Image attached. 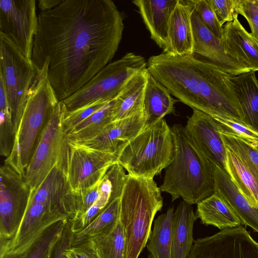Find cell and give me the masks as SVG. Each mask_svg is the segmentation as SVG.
Returning a JSON list of instances; mask_svg holds the SVG:
<instances>
[{"label": "cell", "mask_w": 258, "mask_h": 258, "mask_svg": "<svg viewBox=\"0 0 258 258\" xmlns=\"http://www.w3.org/2000/svg\"><path fill=\"white\" fill-rule=\"evenodd\" d=\"M124 24L111 0H62L40 12L31 60L47 77L62 101L90 81L113 58Z\"/></svg>", "instance_id": "cell-1"}, {"label": "cell", "mask_w": 258, "mask_h": 258, "mask_svg": "<svg viewBox=\"0 0 258 258\" xmlns=\"http://www.w3.org/2000/svg\"><path fill=\"white\" fill-rule=\"evenodd\" d=\"M171 129L175 151L159 187L171 196L172 202L181 198L190 205L197 204L214 194L213 165L189 140L184 126L174 124Z\"/></svg>", "instance_id": "cell-2"}, {"label": "cell", "mask_w": 258, "mask_h": 258, "mask_svg": "<svg viewBox=\"0 0 258 258\" xmlns=\"http://www.w3.org/2000/svg\"><path fill=\"white\" fill-rule=\"evenodd\" d=\"M47 63L45 60L37 71L28 90L13 150L5 160V164L23 176L53 110L59 102L47 77Z\"/></svg>", "instance_id": "cell-3"}, {"label": "cell", "mask_w": 258, "mask_h": 258, "mask_svg": "<svg viewBox=\"0 0 258 258\" xmlns=\"http://www.w3.org/2000/svg\"><path fill=\"white\" fill-rule=\"evenodd\" d=\"M161 191L153 179L128 175L120 197L119 218L125 237L123 258H138L146 246L155 216L163 205Z\"/></svg>", "instance_id": "cell-4"}, {"label": "cell", "mask_w": 258, "mask_h": 258, "mask_svg": "<svg viewBox=\"0 0 258 258\" xmlns=\"http://www.w3.org/2000/svg\"><path fill=\"white\" fill-rule=\"evenodd\" d=\"M175 147L173 133L163 118L146 125L122 145L116 154V162L130 176L153 179L172 161Z\"/></svg>", "instance_id": "cell-5"}, {"label": "cell", "mask_w": 258, "mask_h": 258, "mask_svg": "<svg viewBox=\"0 0 258 258\" xmlns=\"http://www.w3.org/2000/svg\"><path fill=\"white\" fill-rule=\"evenodd\" d=\"M145 58L128 52L109 63L90 81L73 95L60 101L69 111L98 101H109L116 98L130 81L147 69Z\"/></svg>", "instance_id": "cell-6"}, {"label": "cell", "mask_w": 258, "mask_h": 258, "mask_svg": "<svg viewBox=\"0 0 258 258\" xmlns=\"http://www.w3.org/2000/svg\"><path fill=\"white\" fill-rule=\"evenodd\" d=\"M32 61L13 38L0 33V80L5 89L16 132L25 107L28 90L37 74Z\"/></svg>", "instance_id": "cell-7"}, {"label": "cell", "mask_w": 258, "mask_h": 258, "mask_svg": "<svg viewBox=\"0 0 258 258\" xmlns=\"http://www.w3.org/2000/svg\"><path fill=\"white\" fill-rule=\"evenodd\" d=\"M66 109L62 102L54 107L24 177L31 191L43 181L60 159L66 142L63 120Z\"/></svg>", "instance_id": "cell-8"}, {"label": "cell", "mask_w": 258, "mask_h": 258, "mask_svg": "<svg viewBox=\"0 0 258 258\" xmlns=\"http://www.w3.org/2000/svg\"><path fill=\"white\" fill-rule=\"evenodd\" d=\"M31 190L23 175L10 166L0 168V246L15 236L26 212Z\"/></svg>", "instance_id": "cell-9"}, {"label": "cell", "mask_w": 258, "mask_h": 258, "mask_svg": "<svg viewBox=\"0 0 258 258\" xmlns=\"http://www.w3.org/2000/svg\"><path fill=\"white\" fill-rule=\"evenodd\" d=\"M64 159L72 191L96 184L102 179L109 167L117 162L114 154L89 149L67 141Z\"/></svg>", "instance_id": "cell-10"}, {"label": "cell", "mask_w": 258, "mask_h": 258, "mask_svg": "<svg viewBox=\"0 0 258 258\" xmlns=\"http://www.w3.org/2000/svg\"><path fill=\"white\" fill-rule=\"evenodd\" d=\"M187 258H258V242L242 226L195 241Z\"/></svg>", "instance_id": "cell-11"}, {"label": "cell", "mask_w": 258, "mask_h": 258, "mask_svg": "<svg viewBox=\"0 0 258 258\" xmlns=\"http://www.w3.org/2000/svg\"><path fill=\"white\" fill-rule=\"evenodd\" d=\"M37 26L35 0H0V33L10 36L30 60Z\"/></svg>", "instance_id": "cell-12"}, {"label": "cell", "mask_w": 258, "mask_h": 258, "mask_svg": "<svg viewBox=\"0 0 258 258\" xmlns=\"http://www.w3.org/2000/svg\"><path fill=\"white\" fill-rule=\"evenodd\" d=\"M184 127L187 137L199 151L212 164L227 173L226 147L214 118L193 109Z\"/></svg>", "instance_id": "cell-13"}, {"label": "cell", "mask_w": 258, "mask_h": 258, "mask_svg": "<svg viewBox=\"0 0 258 258\" xmlns=\"http://www.w3.org/2000/svg\"><path fill=\"white\" fill-rule=\"evenodd\" d=\"M194 39V54H198L204 60L224 72L237 75L250 71L245 66L229 56L222 40L217 38L203 23L195 9L191 15Z\"/></svg>", "instance_id": "cell-14"}, {"label": "cell", "mask_w": 258, "mask_h": 258, "mask_svg": "<svg viewBox=\"0 0 258 258\" xmlns=\"http://www.w3.org/2000/svg\"><path fill=\"white\" fill-rule=\"evenodd\" d=\"M146 126L143 111L129 117L112 121L93 138L69 143L116 155L122 145L137 136Z\"/></svg>", "instance_id": "cell-15"}, {"label": "cell", "mask_w": 258, "mask_h": 258, "mask_svg": "<svg viewBox=\"0 0 258 258\" xmlns=\"http://www.w3.org/2000/svg\"><path fill=\"white\" fill-rule=\"evenodd\" d=\"M62 153L60 159L41 184L31 191L28 203L52 205L64 210L71 219L73 214L70 198L72 190L67 179Z\"/></svg>", "instance_id": "cell-16"}, {"label": "cell", "mask_w": 258, "mask_h": 258, "mask_svg": "<svg viewBox=\"0 0 258 258\" xmlns=\"http://www.w3.org/2000/svg\"><path fill=\"white\" fill-rule=\"evenodd\" d=\"M195 8V0H178L170 19L169 45L164 53L173 56L194 54L191 15Z\"/></svg>", "instance_id": "cell-17"}, {"label": "cell", "mask_w": 258, "mask_h": 258, "mask_svg": "<svg viewBox=\"0 0 258 258\" xmlns=\"http://www.w3.org/2000/svg\"><path fill=\"white\" fill-rule=\"evenodd\" d=\"M178 0H134L151 38L165 51L169 45L170 19Z\"/></svg>", "instance_id": "cell-18"}, {"label": "cell", "mask_w": 258, "mask_h": 258, "mask_svg": "<svg viewBox=\"0 0 258 258\" xmlns=\"http://www.w3.org/2000/svg\"><path fill=\"white\" fill-rule=\"evenodd\" d=\"M223 44L227 53L245 66L258 71V41L241 24L236 16L223 25Z\"/></svg>", "instance_id": "cell-19"}, {"label": "cell", "mask_w": 258, "mask_h": 258, "mask_svg": "<svg viewBox=\"0 0 258 258\" xmlns=\"http://www.w3.org/2000/svg\"><path fill=\"white\" fill-rule=\"evenodd\" d=\"M212 165L214 194L218 195L229 205L242 224L251 227L258 233V208L250 204L227 173L218 166Z\"/></svg>", "instance_id": "cell-20"}, {"label": "cell", "mask_w": 258, "mask_h": 258, "mask_svg": "<svg viewBox=\"0 0 258 258\" xmlns=\"http://www.w3.org/2000/svg\"><path fill=\"white\" fill-rule=\"evenodd\" d=\"M226 79L241 106L245 125L258 134V80L255 72L228 74Z\"/></svg>", "instance_id": "cell-21"}, {"label": "cell", "mask_w": 258, "mask_h": 258, "mask_svg": "<svg viewBox=\"0 0 258 258\" xmlns=\"http://www.w3.org/2000/svg\"><path fill=\"white\" fill-rule=\"evenodd\" d=\"M198 217L193 207L184 201L174 210L171 258H187L194 243L193 229Z\"/></svg>", "instance_id": "cell-22"}, {"label": "cell", "mask_w": 258, "mask_h": 258, "mask_svg": "<svg viewBox=\"0 0 258 258\" xmlns=\"http://www.w3.org/2000/svg\"><path fill=\"white\" fill-rule=\"evenodd\" d=\"M176 102L169 90L149 72L143 100V112L146 125L174 113Z\"/></svg>", "instance_id": "cell-23"}, {"label": "cell", "mask_w": 258, "mask_h": 258, "mask_svg": "<svg viewBox=\"0 0 258 258\" xmlns=\"http://www.w3.org/2000/svg\"><path fill=\"white\" fill-rule=\"evenodd\" d=\"M196 214L202 224L215 226L220 230L242 224L232 208L216 194L198 203Z\"/></svg>", "instance_id": "cell-24"}, {"label": "cell", "mask_w": 258, "mask_h": 258, "mask_svg": "<svg viewBox=\"0 0 258 258\" xmlns=\"http://www.w3.org/2000/svg\"><path fill=\"white\" fill-rule=\"evenodd\" d=\"M149 72L137 75L115 98L113 120H118L143 111V100Z\"/></svg>", "instance_id": "cell-25"}, {"label": "cell", "mask_w": 258, "mask_h": 258, "mask_svg": "<svg viewBox=\"0 0 258 258\" xmlns=\"http://www.w3.org/2000/svg\"><path fill=\"white\" fill-rule=\"evenodd\" d=\"M81 243L90 248L98 258H123L125 237L119 216L98 234L78 244Z\"/></svg>", "instance_id": "cell-26"}, {"label": "cell", "mask_w": 258, "mask_h": 258, "mask_svg": "<svg viewBox=\"0 0 258 258\" xmlns=\"http://www.w3.org/2000/svg\"><path fill=\"white\" fill-rule=\"evenodd\" d=\"M68 219L51 225L22 249L0 254V258H50L53 248L61 237Z\"/></svg>", "instance_id": "cell-27"}, {"label": "cell", "mask_w": 258, "mask_h": 258, "mask_svg": "<svg viewBox=\"0 0 258 258\" xmlns=\"http://www.w3.org/2000/svg\"><path fill=\"white\" fill-rule=\"evenodd\" d=\"M174 212L170 206L154 221L146 245L149 258H171Z\"/></svg>", "instance_id": "cell-28"}, {"label": "cell", "mask_w": 258, "mask_h": 258, "mask_svg": "<svg viewBox=\"0 0 258 258\" xmlns=\"http://www.w3.org/2000/svg\"><path fill=\"white\" fill-rule=\"evenodd\" d=\"M116 98L65 134L66 141L72 143L80 142L93 138L99 134L114 121L113 109Z\"/></svg>", "instance_id": "cell-29"}, {"label": "cell", "mask_w": 258, "mask_h": 258, "mask_svg": "<svg viewBox=\"0 0 258 258\" xmlns=\"http://www.w3.org/2000/svg\"><path fill=\"white\" fill-rule=\"evenodd\" d=\"M226 150L228 174L250 204L258 208V182L239 157Z\"/></svg>", "instance_id": "cell-30"}, {"label": "cell", "mask_w": 258, "mask_h": 258, "mask_svg": "<svg viewBox=\"0 0 258 258\" xmlns=\"http://www.w3.org/2000/svg\"><path fill=\"white\" fill-rule=\"evenodd\" d=\"M119 211L120 198H118L111 201L100 214L85 228L73 234L72 246L101 232L118 219Z\"/></svg>", "instance_id": "cell-31"}, {"label": "cell", "mask_w": 258, "mask_h": 258, "mask_svg": "<svg viewBox=\"0 0 258 258\" xmlns=\"http://www.w3.org/2000/svg\"><path fill=\"white\" fill-rule=\"evenodd\" d=\"M220 134L226 147L239 157L258 182V146L237 136Z\"/></svg>", "instance_id": "cell-32"}, {"label": "cell", "mask_w": 258, "mask_h": 258, "mask_svg": "<svg viewBox=\"0 0 258 258\" xmlns=\"http://www.w3.org/2000/svg\"><path fill=\"white\" fill-rule=\"evenodd\" d=\"M16 130L3 82L0 80V154L7 158L13 148Z\"/></svg>", "instance_id": "cell-33"}, {"label": "cell", "mask_w": 258, "mask_h": 258, "mask_svg": "<svg viewBox=\"0 0 258 258\" xmlns=\"http://www.w3.org/2000/svg\"><path fill=\"white\" fill-rule=\"evenodd\" d=\"M101 180L90 187L71 191L73 215L70 220H76L81 217L98 199Z\"/></svg>", "instance_id": "cell-34"}, {"label": "cell", "mask_w": 258, "mask_h": 258, "mask_svg": "<svg viewBox=\"0 0 258 258\" xmlns=\"http://www.w3.org/2000/svg\"><path fill=\"white\" fill-rule=\"evenodd\" d=\"M110 101L100 100L74 110L66 111L63 120L65 134H68L80 122L100 110Z\"/></svg>", "instance_id": "cell-35"}, {"label": "cell", "mask_w": 258, "mask_h": 258, "mask_svg": "<svg viewBox=\"0 0 258 258\" xmlns=\"http://www.w3.org/2000/svg\"><path fill=\"white\" fill-rule=\"evenodd\" d=\"M235 12L247 21L251 34L258 41V0H234Z\"/></svg>", "instance_id": "cell-36"}, {"label": "cell", "mask_w": 258, "mask_h": 258, "mask_svg": "<svg viewBox=\"0 0 258 258\" xmlns=\"http://www.w3.org/2000/svg\"><path fill=\"white\" fill-rule=\"evenodd\" d=\"M195 10L205 25L219 39L223 36V26L219 23L208 0H195Z\"/></svg>", "instance_id": "cell-37"}, {"label": "cell", "mask_w": 258, "mask_h": 258, "mask_svg": "<svg viewBox=\"0 0 258 258\" xmlns=\"http://www.w3.org/2000/svg\"><path fill=\"white\" fill-rule=\"evenodd\" d=\"M220 24L232 22L238 14L235 12L234 0H208Z\"/></svg>", "instance_id": "cell-38"}, {"label": "cell", "mask_w": 258, "mask_h": 258, "mask_svg": "<svg viewBox=\"0 0 258 258\" xmlns=\"http://www.w3.org/2000/svg\"><path fill=\"white\" fill-rule=\"evenodd\" d=\"M73 232L71 221L69 219L64 227L62 235L54 245L50 258H67L64 250L72 246Z\"/></svg>", "instance_id": "cell-39"}, {"label": "cell", "mask_w": 258, "mask_h": 258, "mask_svg": "<svg viewBox=\"0 0 258 258\" xmlns=\"http://www.w3.org/2000/svg\"><path fill=\"white\" fill-rule=\"evenodd\" d=\"M64 253L67 258H98L90 248L82 243L68 247Z\"/></svg>", "instance_id": "cell-40"}, {"label": "cell", "mask_w": 258, "mask_h": 258, "mask_svg": "<svg viewBox=\"0 0 258 258\" xmlns=\"http://www.w3.org/2000/svg\"><path fill=\"white\" fill-rule=\"evenodd\" d=\"M62 0H39L38 7L40 12L49 11L57 6Z\"/></svg>", "instance_id": "cell-41"}]
</instances>
